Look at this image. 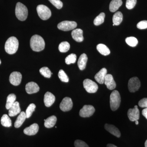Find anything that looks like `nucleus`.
<instances>
[{
  "mask_svg": "<svg viewBox=\"0 0 147 147\" xmlns=\"http://www.w3.org/2000/svg\"><path fill=\"white\" fill-rule=\"evenodd\" d=\"M30 45L33 51L40 52L45 48V42L42 37L38 35H34L31 38Z\"/></svg>",
  "mask_w": 147,
  "mask_h": 147,
  "instance_id": "obj_1",
  "label": "nucleus"
},
{
  "mask_svg": "<svg viewBox=\"0 0 147 147\" xmlns=\"http://www.w3.org/2000/svg\"><path fill=\"white\" fill-rule=\"evenodd\" d=\"M19 45L18 39L14 36L10 37L7 40L5 45L6 52L9 55H13L17 52Z\"/></svg>",
  "mask_w": 147,
  "mask_h": 147,
  "instance_id": "obj_2",
  "label": "nucleus"
},
{
  "mask_svg": "<svg viewBox=\"0 0 147 147\" xmlns=\"http://www.w3.org/2000/svg\"><path fill=\"white\" fill-rule=\"evenodd\" d=\"M28 9L22 3L18 2L16 5L15 14L18 20L24 21L28 16Z\"/></svg>",
  "mask_w": 147,
  "mask_h": 147,
  "instance_id": "obj_3",
  "label": "nucleus"
},
{
  "mask_svg": "<svg viewBox=\"0 0 147 147\" xmlns=\"http://www.w3.org/2000/svg\"><path fill=\"white\" fill-rule=\"evenodd\" d=\"M121 102L120 94L117 90L113 91L110 96V106L111 110L115 111L119 107Z\"/></svg>",
  "mask_w": 147,
  "mask_h": 147,
  "instance_id": "obj_4",
  "label": "nucleus"
},
{
  "mask_svg": "<svg viewBox=\"0 0 147 147\" xmlns=\"http://www.w3.org/2000/svg\"><path fill=\"white\" fill-rule=\"evenodd\" d=\"M37 12L40 18L42 20H47L52 15L51 10L46 6L40 5L37 7Z\"/></svg>",
  "mask_w": 147,
  "mask_h": 147,
  "instance_id": "obj_5",
  "label": "nucleus"
},
{
  "mask_svg": "<svg viewBox=\"0 0 147 147\" xmlns=\"http://www.w3.org/2000/svg\"><path fill=\"white\" fill-rule=\"evenodd\" d=\"M84 88L89 93H94L98 90L97 84L90 79H86L83 82Z\"/></svg>",
  "mask_w": 147,
  "mask_h": 147,
  "instance_id": "obj_6",
  "label": "nucleus"
},
{
  "mask_svg": "<svg viewBox=\"0 0 147 147\" xmlns=\"http://www.w3.org/2000/svg\"><path fill=\"white\" fill-rule=\"evenodd\" d=\"M76 22L72 21H65L58 24V29L64 31H68L75 29L77 26Z\"/></svg>",
  "mask_w": 147,
  "mask_h": 147,
  "instance_id": "obj_7",
  "label": "nucleus"
},
{
  "mask_svg": "<svg viewBox=\"0 0 147 147\" xmlns=\"http://www.w3.org/2000/svg\"><path fill=\"white\" fill-rule=\"evenodd\" d=\"M141 87V82L137 77H134L129 80L128 88L131 92H135L139 90Z\"/></svg>",
  "mask_w": 147,
  "mask_h": 147,
  "instance_id": "obj_8",
  "label": "nucleus"
},
{
  "mask_svg": "<svg viewBox=\"0 0 147 147\" xmlns=\"http://www.w3.org/2000/svg\"><path fill=\"white\" fill-rule=\"evenodd\" d=\"M95 109L92 105H85L79 112V115L82 117H89L93 115Z\"/></svg>",
  "mask_w": 147,
  "mask_h": 147,
  "instance_id": "obj_9",
  "label": "nucleus"
},
{
  "mask_svg": "<svg viewBox=\"0 0 147 147\" xmlns=\"http://www.w3.org/2000/svg\"><path fill=\"white\" fill-rule=\"evenodd\" d=\"M73 107V102L70 98H64L60 104V108L63 112H67L72 109Z\"/></svg>",
  "mask_w": 147,
  "mask_h": 147,
  "instance_id": "obj_10",
  "label": "nucleus"
},
{
  "mask_svg": "<svg viewBox=\"0 0 147 147\" xmlns=\"http://www.w3.org/2000/svg\"><path fill=\"white\" fill-rule=\"evenodd\" d=\"M22 74L18 71H13L10 75L9 81L11 84L14 86H18L22 80Z\"/></svg>",
  "mask_w": 147,
  "mask_h": 147,
  "instance_id": "obj_11",
  "label": "nucleus"
},
{
  "mask_svg": "<svg viewBox=\"0 0 147 147\" xmlns=\"http://www.w3.org/2000/svg\"><path fill=\"white\" fill-rule=\"evenodd\" d=\"M127 114L129 120L131 121L138 120L140 117V112L137 105H135L133 109H129Z\"/></svg>",
  "mask_w": 147,
  "mask_h": 147,
  "instance_id": "obj_12",
  "label": "nucleus"
},
{
  "mask_svg": "<svg viewBox=\"0 0 147 147\" xmlns=\"http://www.w3.org/2000/svg\"><path fill=\"white\" fill-rule=\"evenodd\" d=\"M39 87L34 82H30L26 85V90L28 94L36 93L39 91Z\"/></svg>",
  "mask_w": 147,
  "mask_h": 147,
  "instance_id": "obj_13",
  "label": "nucleus"
},
{
  "mask_svg": "<svg viewBox=\"0 0 147 147\" xmlns=\"http://www.w3.org/2000/svg\"><path fill=\"white\" fill-rule=\"evenodd\" d=\"M104 83L108 89L113 90L115 89L116 87V84L111 74H107L105 76Z\"/></svg>",
  "mask_w": 147,
  "mask_h": 147,
  "instance_id": "obj_14",
  "label": "nucleus"
},
{
  "mask_svg": "<svg viewBox=\"0 0 147 147\" xmlns=\"http://www.w3.org/2000/svg\"><path fill=\"white\" fill-rule=\"evenodd\" d=\"M83 31L81 29L74 30L71 33V36L77 42H82L84 40Z\"/></svg>",
  "mask_w": 147,
  "mask_h": 147,
  "instance_id": "obj_15",
  "label": "nucleus"
},
{
  "mask_svg": "<svg viewBox=\"0 0 147 147\" xmlns=\"http://www.w3.org/2000/svg\"><path fill=\"white\" fill-rule=\"evenodd\" d=\"M39 129V126L37 123H34L30 126L27 127L24 129V132L25 134L29 136L34 135L37 134Z\"/></svg>",
  "mask_w": 147,
  "mask_h": 147,
  "instance_id": "obj_16",
  "label": "nucleus"
},
{
  "mask_svg": "<svg viewBox=\"0 0 147 147\" xmlns=\"http://www.w3.org/2000/svg\"><path fill=\"white\" fill-rule=\"evenodd\" d=\"M55 97L54 95L50 92H47L45 94L44 97V102L45 106L50 107L55 102Z\"/></svg>",
  "mask_w": 147,
  "mask_h": 147,
  "instance_id": "obj_17",
  "label": "nucleus"
},
{
  "mask_svg": "<svg viewBox=\"0 0 147 147\" xmlns=\"http://www.w3.org/2000/svg\"><path fill=\"white\" fill-rule=\"evenodd\" d=\"M107 70L106 68H103L98 71L95 75L94 78L96 81L100 84H103L105 76L107 75Z\"/></svg>",
  "mask_w": 147,
  "mask_h": 147,
  "instance_id": "obj_18",
  "label": "nucleus"
},
{
  "mask_svg": "<svg viewBox=\"0 0 147 147\" xmlns=\"http://www.w3.org/2000/svg\"><path fill=\"white\" fill-rule=\"evenodd\" d=\"M105 128L107 131L115 137H118V138L121 137L120 131L118 129L115 125L108 124H105Z\"/></svg>",
  "mask_w": 147,
  "mask_h": 147,
  "instance_id": "obj_19",
  "label": "nucleus"
},
{
  "mask_svg": "<svg viewBox=\"0 0 147 147\" xmlns=\"http://www.w3.org/2000/svg\"><path fill=\"white\" fill-rule=\"evenodd\" d=\"M21 111L19 102L16 101L9 110V115L10 117H14L21 113Z\"/></svg>",
  "mask_w": 147,
  "mask_h": 147,
  "instance_id": "obj_20",
  "label": "nucleus"
},
{
  "mask_svg": "<svg viewBox=\"0 0 147 147\" xmlns=\"http://www.w3.org/2000/svg\"><path fill=\"white\" fill-rule=\"evenodd\" d=\"M88 59L87 55L85 53L82 54L79 57L78 61V66L80 70H83L86 68Z\"/></svg>",
  "mask_w": 147,
  "mask_h": 147,
  "instance_id": "obj_21",
  "label": "nucleus"
},
{
  "mask_svg": "<svg viewBox=\"0 0 147 147\" xmlns=\"http://www.w3.org/2000/svg\"><path fill=\"white\" fill-rule=\"evenodd\" d=\"M122 0H112L110 3L109 9L112 12L117 11L122 5Z\"/></svg>",
  "mask_w": 147,
  "mask_h": 147,
  "instance_id": "obj_22",
  "label": "nucleus"
},
{
  "mask_svg": "<svg viewBox=\"0 0 147 147\" xmlns=\"http://www.w3.org/2000/svg\"><path fill=\"white\" fill-rule=\"evenodd\" d=\"M26 118V113L24 112H21L16 119L14 123V127L16 128H19L22 125Z\"/></svg>",
  "mask_w": 147,
  "mask_h": 147,
  "instance_id": "obj_23",
  "label": "nucleus"
},
{
  "mask_svg": "<svg viewBox=\"0 0 147 147\" xmlns=\"http://www.w3.org/2000/svg\"><path fill=\"white\" fill-rule=\"evenodd\" d=\"M57 121V119L56 116H51L45 120L44 125L47 128H51L55 126Z\"/></svg>",
  "mask_w": 147,
  "mask_h": 147,
  "instance_id": "obj_24",
  "label": "nucleus"
},
{
  "mask_svg": "<svg viewBox=\"0 0 147 147\" xmlns=\"http://www.w3.org/2000/svg\"><path fill=\"white\" fill-rule=\"evenodd\" d=\"M123 19L122 13L120 11H117L114 14L113 21L115 26H119L121 24Z\"/></svg>",
  "mask_w": 147,
  "mask_h": 147,
  "instance_id": "obj_25",
  "label": "nucleus"
},
{
  "mask_svg": "<svg viewBox=\"0 0 147 147\" xmlns=\"http://www.w3.org/2000/svg\"><path fill=\"white\" fill-rule=\"evenodd\" d=\"M96 49L100 54L104 56H107L110 54V50L108 47L104 44H98L96 46Z\"/></svg>",
  "mask_w": 147,
  "mask_h": 147,
  "instance_id": "obj_26",
  "label": "nucleus"
},
{
  "mask_svg": "<svg viewBox=\"0 0 147 147\" xmlns=\"http://www.w3.org/2000/svg\"><path fill=\"white\" fill-rule=\"evenodd\" d=\"M16 96L14 94H11L9 95L7 98L6 108L7 110H9L11 107L16 102Z\"/></svg>",
  "mask_w": 147,
  "mask_h": 147,
  "instance_id": "obj_27",
  "label": "nucleus"
},
{
  "mask_svg": "<svg viewBox=\"0 0 147 147\" xmlns=\"http://www.w3.org/2000/svg\"><path fill=\"white\" fill-rule=\"evenodd\" d=\"M1 124L3 126L5 127H10L11 126V121L7 115H3L1 118Z\"/></svg>",
  "mask_w": 147,
  "mask_h": 147,
  "instance_id": "obj_28",
  "label": "nucleus"
},
{
  "mask_svg": "<svg viewBox=\"0 0 147 147\" xmlns=\"http://www.w3.org/2000/svg\"><path fill=\"white\" fill-rule=\"evenodd\" d=\"M70 49V45L68 42L64 41L61 42L59 46V50L61 53H66Z\"/></svg>",
  "mask_w": 147,
  "mask_h": 147,
  "instance_id": "obj_29",
  "label": "nucleus"
},
{
  "mask_svg": "<svg viewBox=\"0 0 147 147\" xmlns=\"http://www.w3.org/2000/svg\"><path fill=\"white\" fill-rule=\"evenodd\" d=\"M105 18V13L103 12L100 13L95 18L94 21V24L95 26H99L104 22Z\"/></svg>",
  "mask_w": 147,
  "mask_h": 147,
  "instance_id": "obj_30",
  "label": "nucleus"
},
{
  "mask_svg": "<svg viewBox=\"0 0 147 147\" xmlns=\"http://www.w3.org/2000/svg\"><path fill=\"white\" fill-rule=\"evenodd\" d=\"M125 42L131 47H134L137 46L138 43V41L137 38L133 36L128 37L125 39Z\"/></svg>",
  "mask_w": 147,
  "mask_h": 147,
  "instance_id": "obj_31",
  "label": "nucleus"
},
{
  "mask_svg": "<svg viewBox=\"0 0 147 147\" xmlns=\"http://www.w3.org/2000/svg\"><path fill=\"white\" fill-rule=\"evenodd\" d=\"M39 71L42 76H44L45 78H50L51 77L52 74H53V73L51 72L50 69L46 67H44L40 68Z\"/></svg>",
  "mask_w": 147,
  "mask_h": 147,
  "instance_id": "obj_32",
  "label": "nucleus"
},
{
  "mask_svg": "<svg viewBox=\"0 0 147 147\" xmlns=\"http://www.w3.org/2000/svg\"><path fill=\"white\" fill-rule=\"evenodd\" d=\"M36 107V106L34 103H31L29 105L26 110V118H29L32 116L33 113Z\"/></svg>",
  "mask_w": 147,
  "mask_h": 147,
  "instance_id": "obj_33",
  "label": "nucleus"
},
{
  "mask_svg": "<svg viewBox=\"0 0 147 147\" xmlns=\"http://www.w3.org/2000/svg\"><path fill=\"white\" fill-rule=\"evenodd\" d=\"M76 60V56L75 54H71L69 55L65 59V63L67 65L74 63Z\"/></svg>",
  "mask_w": 147,
  "mask_h": 147,
  "instance_id": "obj_34",
  "label": "nucleus"
},
{
  "mask_svg": "<svg viewBox=\"0 0 147 147\" xmlns=\"http://www.w3.org/2000/svg\"><path fill=\"white\" fill-rule=\"evenodd\" d=\"M58 76L61 82L67 83L69 82V78L64 71L63 69H61L58 74Z\"/></svg>",
  "mask_w": 147,
  "mask_h": 147,
  "instance_id": "obj_35",
  "label": "nucleus"
},
{
  "mask_svg": "<svg viewBox=\"0 0 147 147\" xmlns=\"http://www.w3.org/2000/svg\"><path fill=\"white\" fill-rule=\"evenodd\" d=\"M48 1L58 9H61L63 7V4L60 0H48Z\"/></svg>",
  "mask_w": 147,
  "mask_h": 147,
  "instance_id": "obj_36",
  "label": "nucleus"
},
{
  "mask_svg": "<svg viewBox=\"0 0 147 147\" xmlns=\"http://www.w3.org/2000/svg\"><path fill=\"white\" fill-rule=\"evenodd\" d=\"M137 0H127L126 7L129 9H131L134 8L137 3Z\"/></svg>",
  "mask_w": 147,
  "mask_h": 147,
  "instance_id": "obj_37",
  "label": "nucleus"
},
{
  "mask_svg": "<svg viewBox=\"0 0 147 147\" xmlns=\"http://www.w3.org/2000/svg\"><path fill=\"white\" fill-rule=\"evenodd\" d=\"M75 147H89L86 143L80 140H76L74 142Z\"/></svg>",
  "mask_w": 147,
  "mask_h": 147,
  "instance_id": "obj_38",
  "label": "nucleus"
},
{
  "mask_svg": "<svg viewBox=\"0 0 147 147\" xmlns=\"http://www.w3.org/2000/svg\"><path fill=\"white\" fill-rule=\"evenodd\" d=\"M137 28L138 29L143 30L147 28V21H140L137 24Z\"/></svg>",
  "mask_w": 147,
  "mask_h": 147,
  "instance_id": "obj_39",
  "label": "nucleus"
},
{
  "mask_svg": "<svg viewBox=\"0 0 147 147\" xmlns=\"http://www.w3.org/2000/svg\"><path fill=\"white\" fill-rule=\"evenodd\" d=\"M138 104L141 108H147V98H144L141 99L139 101Z\"/></svg>",
  "mask_w": 147,
  "mask_h": 147,
  "instance_id": "obj_40",
  "label": "nucleus"
},
{
  "mask_svg": "<svg viewBox=\"0 0 147 147\" xmlns=\"http://www.w3.org/2000/svg\"><path fill=\"white\" fill-rule=\"evenodd\" d=\"M142 115L147 119V108H145L142 110Z\"/></svg>",
  "mask_w": 147,
  "mask_h": 147,
  "instance_id": "obj_41",
  "label": "nucleus"
},
{
  "mask_svg": "<svg viewBox=\"0 0 147 147\" xmlns=\"http://www.w3.org/2000/svg\"><path fill=\"white\" fill-rule=\"evenodd\" d=\"M107 147H117L115 146V145L112 144H108L107 145Z\"/></svg>",
  "mask_w": 147,
  "mask_h": 147,
  "instance_id": "obj_42",
  "label": "nucleus"
},
{
  "mask_svg": "<svg viewBox=\"0 0 147 147\" xmlns=\"http://www.w3.org/2000/svg\"><path fill=\"white\" fill-rule=\"evenodd\" d=\"M145 147H147V140L146 141V142H145Z\"/></svg>",
  "mask_w": 147,
  "mask_h": 147,
  "instance_id": "obj_43",
  "label": "nucleus"
},
{
  "mask_svg": "<svg viewBox=\"0 0 147 147\" xmlns=\"http://www.w3.org/2000/svg\"><path fill=\"white\" fill-rule=\"evenodd\" d=\"M135 121V123H136V124L137 125L139 124V121H138V120H137L136 121Z\"/></svg>",
  "mask_w": 147,
  "mask_h": 147,
  "instance_id": "obj_44",
  "label": "nucleus"
},
{
  "mask_svg": "<svg viewBox=\"0 0 147 147\" xmlns=\"http://www.w3.org/2000/svg\"><path fill=\"white\" fill-rule=\"evenodd\" d=\"M1 60H0V65H1Z\"/></svg>",
  "mask_w": 147,
  "mask_h": 147,
  "instance_id": "obj_45",
  "label": "nucleus"
}]
</instances>
